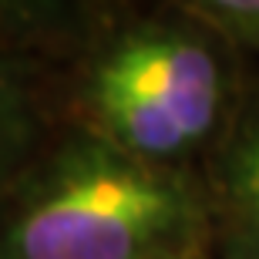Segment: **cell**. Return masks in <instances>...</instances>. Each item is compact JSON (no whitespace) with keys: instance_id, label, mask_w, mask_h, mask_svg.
Returning <instances> with one entry per match:
<instances>
[{"instance_id":"cell-3","label":"cell","mask_w":259,"mask_h":259,"mask_svg":"<svg viewBox=\"0 0 259 259\" xmlns=\"http://www.w3.org/2000/svg\"><path fill=\"white\" fill-rule=\"evenodd\" d=\"M98 0H0V54L44 64L91 48Z\"/></svg>"},{"instance_id":"cell-7","label":"cell","mask_w":259,"mask_h":259,"mask_svg":"<svg viewBox=\"0 0 259 259\" xmlns=\"http://www.w3.org/2000/svg\"><path fill=\"white\" fill-rule=\"evenodd\" d=\"M195 259H202V256H195Z\"/></svg>"},{"instance_id":"cell-2","label":"cell","mask_w":259,"mask_h":259,"mask_svg":"<svg viewBox=\"0 0 259 259\" xmlns=\"http://www.w3.org/2000/svg\"><path fill=\"white\" fill-rule=\"evenodd\" d=\"M229 105V67L195 27L142 20L111 30L77 67L74 121L118 152L185 168L215 138Z\"/></svg>"},{"instance_id":"cell-6","label":"cell","mask_w":259,"mask_h":259,"mask_svg":"<svg viewBox=\"0 0 259 259\" xmlns=\"http://www.w3.org/2000/svg\"><path fill=\"white\" fill-rule=\"evenodd\" d=\"M192 14L239 40L259 44V0H185Z\"/></svg>"},{"instance_id":"cell-1","label":"cell","mask_w":259,"mask_h":259,"mask_svg":"<svg viewBox=\"0 0 259 259\" xmlns=\"http://www.w3.org/2000/svg\"><path fill=\"white\" fill-rule=\"evenodd\" d=\"M209 202L189 168L118 152L67 125L0 199V259H195Z\"/></svg>"},{"instance_id":"cell-5","label":"cell","mask_w":259,"mask_h":259,"mask_svg":"<svg viewBox=\"0 0 259 259\" xmlns=\"http://www.w3.org/2000/svg\"><path fill=\"white\" fill-rule=\"evenodd\" d=\"M229 192L252 239L259 242V118L239 135L229 155Z\"/></svg>"},{"instance_id":"cell-4","label":"cell","mask_w":259,"mask_h":259,"mask_svg":"<svg viewBox=\"0 0 259 259\" xmlns=\"http://www.w3.org/2000/svg\"><path fill=\"white\" fill-rule=\"evenodd\" d=\"M48 135L44 64L0 54V199Z\"/></svg>"}]
</instances>
